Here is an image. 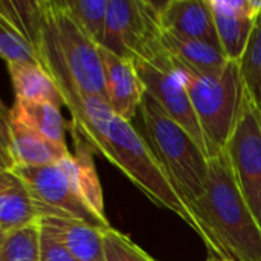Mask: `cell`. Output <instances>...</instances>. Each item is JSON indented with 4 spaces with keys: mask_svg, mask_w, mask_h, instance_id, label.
Wrapping results in <instances>:
<instances>
[{
    "mask_svg": "<svg viewBox=\"0 0 261 261\" xmlns=\"http://www.w3.org/2000/svg\"><path fill=\"white\" fill-rule=\"evenodd\" d=\"M225 151L237 185L261 228V107L248 89Z\"/></svg>",
    "mask_w": 261,
    "mask_h": 261,
    "instance_id": "8",
    "label": "cell"
},
{
    "mask_svg": "<svg viewBox=\"0 0 261 261\" xmlns=\"http://www.w3.org/2000/svg\"><path fill=\"white\" fill-rule=\"evenodd\" d=\"M206 261H228V260H225V258H222V257H217V255H213V257H210Z\"/></svg>",
    "mask_w": 261,
    "mask_h": 261,
    "instance_id": "26",
    "label": "cell"
},
{
    "mask_svg": "<svg viewBox=\"0 0 261 261\" xmlns=\"http://www.w3.org/2000/svg\"><path fill=\"white\" fill-rule=\"evenodd\" d=\"M164 32L220 46L210 0H170L161 3ZM223 50V49H222Z\"/></svg>",
    "mask_w": 261,
    "mask_h": 261,
    "instance_id": "13",
    "label": "cell"
},
{
    "mask_svg": "<svg viewBox=\"0 0 261 261\" xmlns=\"http://www.w3.org/2000/svg\"><path fill=\"white\" fill-rule=\"evenodd\" d=\"M188 208L214 255L261 261V228L237 185L226 151L210 159L205 193Z\"/></svg>",
    "mask_w": 261,
    "mask_h": 261,
    "instance_id": "3",
    "label": "cell"
},
{
    "mask_svg": "<svg viewBox=\"0 0 261 261\" xmlns=\"http://www.w3.org/2000/svg\"><path fill=\"white\" fill-rule=\"evenodd\" d=\"M11 115L50 141L55 145L67 148L66 145V130L70 124L61 115L60 106L52 102H32V101H20L9 107Z\"/></svg>",
    "mask_w": 261,
    "mask_h": 261,
    "instance_id": "18",
    "label": "cell"
},
{
    "mask_svg": "<svg viewBox=\"0 0 261 261\" xmlns=\"http://www.w3.org/2000/svg\"><path fill=\"white\" fill-rule=\"evenodd\" d=\"M99 54L104 67L107 102L118 116L132 122L147 95L135 61L112 54L101 46Z\"/></svg>",
    "mask_w": 261,
    "mask_h": 261,
    "instance_id": "11",
    "label": "cell"
},
{
    "mask_svg": "<svg viewBox=\"0 0 261 261\" xmlns=\"http://www.w3.org/2000/svg\"><path fill=\"white\" fill-rule=\"evenodd\" d=\"M161 41L179 67L196 73L219 72L231 61L222 47L200 40L185 38L162 31Z\"/></svg>",
    "mask_w": 261,
    "mask_h": 261,
    "instance_id": "16",
    "label": "cell"
},
{
    "mask_svg": "<svg viewBox=\"0 0 261 261\" xmlns=\"http://www.w3.org/2000/svg\"><path fill=\"white\" fill-rule=\"evenodd\" d=\"M87 35L101 46L106 29L109 0H61Z\"/></svg>",
    "mask_w": 261,
    "mask_h": 261,
    "instance_id": "22",
    "label": "cell"
},
{
    "mask_svg": "<svg viewBox=\"0 0 261 261\" xmlns=\"http://www.w3.org/2000/svg\"><path fill=\"white\" fill-rule=\"evenodd\" d=\"M139 112L148 147L159 161L174 191L190 206L205 193L210 158L191 135L148 93Z\"/></svg>",
    "mask_w": 261,
    "mask_h": 261,
    "instance_id": "4",
    "label": "cell"
},
{
    "mask_svg": "<svg viewBox=\"0 0 261 261\" xmlns=\"http://www.w3.org/2000/svg\"><path fill=\"white\" fill-rule=\"evenodd\" d=\"M11 171L20 176L29 188L41 219L64 217L80 220L101 229L112 228L107 219H101L83 202L58 164L15 167L11 168Z\"/></svg>",
    "mask_w": 261,
    "mask_h": 261,
    "instance_id": "9",
    "label": "cell"
},
{
    "mask_svg": "<svg viewBox=\"0 0 261 261\" xmlns=\"http://www.w3.org/2000/svg\"><path fill=\"white\" fill-rule=\"evenodd\" d=\"M41 261H78L44 222H41Z\"/></svg>",
    "mask_w": 261,
    "mask_h": 261,
    "instance_id": "25",
    "label": "cell"
},
{
    "mask_svg": "<svg viewBox=\"0 0 261 261\" xmlns=\"http://www.w3.org/2000/svg\"><path fill=\"white\" fill-rule=\"evenodd\" d=\"M177 69L200 124L208 158H216L226 150L243 106L246 84L240 63L229 61L214 73H196L179 66Z\"/></svg>",
    "mask_w": 261,
    "mask_h": 261,
    "instance_id": "5",
    "label": "cell"
},
{
    "mask_svg": "<svg viewBox=\"0 0 261 261\" xmlns=\"http://www.w3.org/2000/svg\"><path fill=\"white\" fill-rule=\"evenodd\" d=\"M41 222L54 231L78 261H106L104 229L64 217H43Z\"/></svg>",
    "mask_w": 261,
    "mask_h": 261,
    "instance_id": "17",
    "label": "cell"
},
{
    "mask_svg": "<svg viewBox=\"0 0 261 261\" xmlns=\"http://www.w3.org/2000/svg\"><path fill=\"white\" fill-rule=\"evenodd\" d=\"M2 170L58 164L70 151L52 144L18 119L9 109L2 115Z\"/></svg>",
    "mask_w": 261,
    "mask_h": 261,
    "instance_id": "10",
    "label": "cell"
},
{
    "mask_svg": "<svg viewBox=\"0 0 261 261\" xmlns=\"http://www.w3.org/2000/svg\"><path fill=\"white\" fill-rule=\"evenodd\" d=\"M70 130L73 136L75 150L73 153L64 156L58 162V165L63 168L83 202L101 219H107L104 213L102 188L93 162V148L76 130Z\"/></svg>",
    "mask_w": 261,
    "mask_h": 261,
    "instance_id": "14",
    "label": "cell"
},
{
    "mask_svg": "<svg viewBox=\"0 0 261 261\" xmlns=\"http://www.w3.org/2000/svg\"><path fill=\"white\" fill-rule=\"evenodd\" d=\"M239 63L248 92L261 107V14L255 21L246 50Z\"/></svg>",
    "mask_w": 261,
    "mask_h": 261,
    "instance_id": "23",
    "label": "cell"
},
{
    "mask_svg": "<svg viewBox=\"0 0 261 261\" xmlns=\"http://www.w3.org/2000/svg\"><path fill=\"white\" fill-rule=\"evenodd\" d=\"M15 90V99L64 104L58 84L40 64H6Z\"/></svg>",
    "mask_w": 261,
    "mask_h": 261,
    "instance_id": "19",
    "label": "cell"
},
{
    "mask_svg": "<svg viewBox=\"0 0 261 261\" xmlns=\"http://www.w3.org/2000/svg\"><path fill=\"white\" fill-rule=\"evenodd\" d=\"M40 64L50 73L69 109L83 96L107 101L99 46L61 0L32 2L21 18Z\"/></svg>",
    "mask_w": 261,
    "mask_h": 261,
    "instance_id": "2",
    "label": "cell"
},
{
    "mask_svg": "<svg viewBox=\"0 0 261 261\" xmlns=\"http://www.w3.org/2000/svg\"><path fill=\"white\" fill-rule=\"evenodd\" d=\"M161 3L145 0H109L101 47L124 58L138 60L162 46Z\"/></svg>",
    "mask_w": 261,
    "mask_h": 261,
    "instance_id": "6",
    "label": "cell"
},
{
    "mask_svg": "<svg viewBox=\"0 0 261 261\" xmlns=\"http://www.w3.org/2000/svg\"><path fill=\"white\" fill-rule=\"evenodd\" d=\"M210 6L225 55L240 61L261 14V0H210Z\"/></svg>",
    "mask_w": 261,
    "mask_h": 261,
    "instance_id": "12",
    "label": "cell"
},
{
    "mask_svg": "<svg viewBox=\"0 0 261 261\" xmlns=\"http://www.w3.org/2000/svg\"><path fill=\"white\" fill-rule=\"evenodd\" d=\"M67 110L69 128L76 130L93 151H99L119 168L153 203L184 219L200 236L199 223L174 191L145 138L130 121L118 116L99 96H83Z\"/></svg>",
    "mask_w": 261,
    "mask_h": 261,
    "instance_id": "1",
    "label": "cell"
},
{
    "mask_svg": "<svg viewBox=\"0 0 261 261\" xmlns=\"http://www.w3.org/2000/svg\"><path fill=\"white\" fill-rule=\"evenodd\" d=\"M102 236L106 261H158L142 251L135 242H132L130 237L124 236L115 228L104 229Z\"/></svg>",
    "mask_w": 261,
    "mask_h": 261,
    "instance_id": "24",
    "label": "cell"
},
{
    "mask_svg": "<svg viewBox=\"0 0 261 261\" xmlns=\"http://www.w3.org/2000/svg\"><path fill=\"white\" fill-rule=\"evenodd\" d=\"M40 213L23 179L11 170L0 171V236L38 222Z\"/></svg>",
    "mask_w": 261,
    "mask_h": 261,
    "instance_id": "15",
    "label": "cell"
},
{
    "mask_svg": "<svg viewBox=\"0 0 261 261\" xmlns=\"http://www.w3.org/2000/svg\"><path fill=\"white\" fill-rule=\"evenodd\" d=\"M0 261H41V222L2 234Z\"/></svg>",
    "mask_w": 261,
    "mask_h": 261,
    "instance_id": "20",
    "label": "cell"
},
{
    "mask_svg": "<svg viewBox=\"0 0 261 261\" xmlns=\"http://www.w3.org/2000/svg\"><path fill=\"white\" fill-rule=\"evenodd\" d=\"M0 54L6 64H40L28 35L5 15H0Z\"/></svg>",
    "mask_w": 261,
    "mask_h": 261,
    "instance_id": "21",
    "label": "cell"
},
{
    "mask_svg": "<svg viewBox=\"0 0 261 261\" xmlns=\"http://www.w3.org/2000/svg\"><path fill=\"white\" fill-rule=\"evenodd\" d=\"M133 61L147 89V93L153 96L161 104V107L191 135V138L208 156L205 138L193 109L182 73L165 47L161 46L151 55Z\"/></svg>",
    "mask_w": 261,
    "mask_h": 261,
    "instance_id": "7",
    "label": "cell"
}]
</instances>
